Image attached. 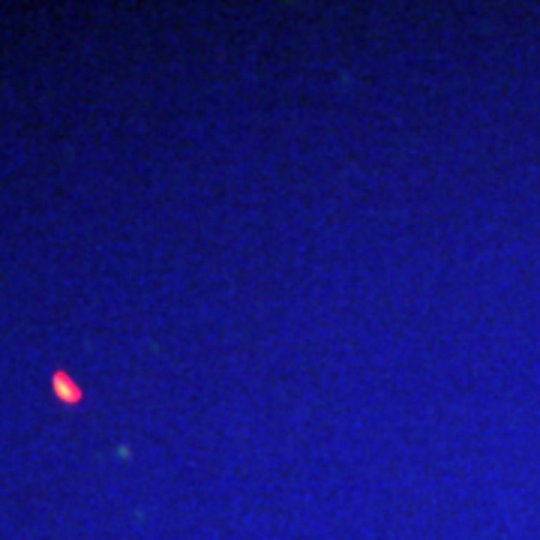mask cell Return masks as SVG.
<instances>
[{
	"label": "cell",
	"mask_w": 540,
	"mask_h": 540,
	"mask_svg": "<svg viewBox=\"0 0 540 540\" xmlns=\"http://www.w3.org/2000/svg\"><path fill=\"white\" fill-rule=\"evenodd\" d=\"M51 385H54V393H58L63 402H78V399H82V390H78L75 381L66 378V373H54Z\"/></svg>",
	"instance_id": "obj_1"
}]
</instances>
